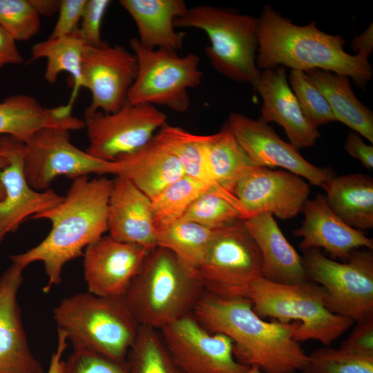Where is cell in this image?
<instances>
[{"label": "cell", "instance_id": "cell-24", "mask_svg": "<svg viewBox=\"0 0 373 373\" xmlns=\"http://www.w3.org/2000/svg\"><path fill=\"white\" fill-rule=\"evenodd\" d=\"M73 105L46 108L35 97L14 95L0 102V135H10L23 142L39 129L48 127L77 131L84 120L72 115Z\"/></svg>", "mask_w": 373, "mask_h": 373}, {"label": "cell", "instance_id": "cell-13", "mask_svg": "<svg viewBox=\"0 0 373 373\" xmlns=\"http://www.w3.org/2000/svg\"><path fill=\"white\" fill-rule=\"evenodd\" d=\"M228 193L242 220L264 213L288 220L302 212L310 188L303 178L289 171L253 166L236 179Z\"/></svg>", "mask_w": 373, "mask_h": 373}, {"label": "cell", "instance_id": "cell-32", "mask_svg": "<svg viewBox=\"0 0 373 373\" xmlns=\"http://www.w3.org/2000/svg\"><path fill=\"white\" fill-rule=\"evenodd\" d=\"M214 232L195 222L179 221L157 232V247L169 250L198 271L204 260Z\"/></svg>", "mask_w": 373, "mask_h": 373}, {"label": "cell", "instance_id": "cell-37", "mask_svg": "<svg viewBox=\"0 0 373 373\" xmlns=\"http://www.w3.org/2000/svg\"><path fill=\"white\" fill-rule=\"evenodd\" d=\"M308 356L305 373H373V358L353 354L340 348L317 349Z\"/></svg>", "mask_w": 373, "mask_h": 373}, {"label": "cell", "instance_id": "cell-6", "mask_svg": "<svg viewBox=\"0 0 373 373\" xmlns=\"http://www.w3.org/2000/svg\"><path fill=\"white\" fill-rule=\"evenodd\" d=\"M247 298L262 318L298 323L294 339L299 343L315 340L328 346L354 323L329 311L323 288L311 280L291 285L262 278L253 285Z\"/></svg>", "mask_w": 373, "mask_h": 373}, {"label": "cell", "instance_id": "cell-21", "mask_svg": "<svg viewBox=\"0 0 373 373\" xmlns=\"http://www.w3.org/2000/svg\"><path fill=\"white\" fill-rule=\"evenodd\" d=\"M254 88L263 101L260 119L282 126L297 149L314 144L321 134L305 118L287 82L285 67L264 70Z\"/></svg>", "mask_w": 373, "mask_h": 373}, {"label": "cell", "instance_id": "cell-31", "mask_svg": "<svg viewBox=\"0 0 373 373\" xmlns=\"http://www.w3.org/2000/svg\"><path fill=\"white\" fill-rule=\"evenodd\" d=\"M210 171L217 184L226 192L247 169L256 166L225 124L218 133L204 135Z\"/></svg>", "mask_w": 373, "mask_h": 373}, {"label": "cell", "instance_id": "cell-49", "mask_svg": "<svg viewBox=\"0 0 373 373\" xmlns=\"http://www.w3.org/2000/svg\"><path fill=\"white\" fill-rule=\"evenodd\" d=\"M247 373H262V372L257 366H251Z\"/></svg>", "mask_w": 373, "mask_h": 373}, {"label": "cell", "instance_id": "cell-12", "mask_svg": "<svg viewBox=\"0 0 373 373\" xmlns=\"http://www.w3.org/2000/svg\"><path fill=\"white\" fill-rule=\"evenodd\" d=\"M84 117L88 138L86 151L106 162H113L146 145L167 119L155 106L127 102L115 113L96 112Z\"/></svg>", "mask_w": 373, "mask_h": 373}, {"label": "cell", "instance_id": "cell-39", "mask_svg": "<svg viewBox=\"0 0 373 373\" xmlns=\"http://www.w3.org/2000/svg\"><path fill=\"white\" fill-rule=\"evenodd\" d=\"M63 373H131L128 361L95 352L73 350L64 360Z\"/></svg>", "mask_w": 373, "mask_h": 373}, {"label": "cell", "instance_id": "cell-47", "mask_svg": "<svg viewBox=\"0 0 373 373\" xmlns=\"http://www.w3.org/2000/svg\"><path fill=\"white\" fill-rule=\"evenodd\" d=\"M39 16H52L58 12L60 1L57 0H30Z\"/></svg>", "mask_w": 373, "mask_h": 373}, {"label": "cell", "instance_id": "cell-30", "mask_svg": "<svg viewBox=\"0 0 373 373\" xmlns=\"http://www.w3.org/2000/svg\"><path fill=\"white\" fill-rule=\"evenodd\" d=\"M155 137L176 155L186 176L230 199L231 195L217 184L210 171L204 135L193 134L166 124Z\"/></svg>", "mask_w": 373, "mask_h": 373}, {"label": "cell", "instance_id": "cell-43", "mask_svg": "<svg viewBox=\"0 0 373 373\" xmlns=\"http://www.w3.org/2000/svg\"><path fill=\"white\" fill-rule=\"evenodd\" d=\"M347 153L359 160L369 171L373 169V146L367 144L355 132H350L345 142Z\"/></svg>", "mask_w": 373, "mask_h": 373}, {"label": "cell", "instance_id": "cell-29", "mask_svg": "<svg viewBox=\"0 0 373 373\" xmlns=\"http://www.w3.org/2000/svg\"><path fill=\"white\" fill-rule=\"evenodd\" d=\"M87 44L77 28L71 34L48 38L34 44L30 61L46 59L45 79L54 84L62 72L69 73L73 79V92L68 102L73 104L78 90L82 88V68Z\"/></svg>", "mask_w": 373, "mask_h": 373}, {"label": "cell", "instance_id": "cell-35", "mask_svg": "<svg viewBox=\"0 0 373 373\" xmlns=\"http://www.w3.org/2000/svg\"><path fill=\"white\" fill-rule=\"evenodd\" d=\"M238 220H242L241 214L231 200L217 191L208 190L191 203L180 221L215 230Z\"/></svg>", "mask_w": 373, "mask_h": 373}, {"label": "cell", "instance_id": "cell-38", "mask_svg": "<svg viewBox=\"0 0 373 373\" xmlns=\"http://www.w3.org/2000/svg\"><path fill=\"white\" fill-rule=\"evenodd\" d=\"M40 26V16L30 0H0V27L16 41L29 40Z\"/></svg>", "mask_w": 373, "mask_h": 373}, {"label": "cell", "instance_id": "cell-20", "mask_svg": "<svg viewBox=\"0 0 373 373\" xmlns=\"http://www.w3.org/2000/svg\"><path fill=\"white\" fill-rule=\"evenodd\" d=\"M302 211V225L292 233L301 238L299 248L324 249L334 259L346 261L351 254L359 248L373 249V239L363 232L344 222L329 208L323 194L308 200Z\"/></svg>", "mask_w": 373, "mask_h": 373}, {"label": "cell", "instance_id": "cell-22", "mask_svg": "<svg viewBox=\"0 0 373 373\" xmlns=\"http://www.w3.org/2000/svg\"><path fill=\"white\" fill-rule=\"evenodd\" d=\"M108 231L112 238L140 245L148 251L157 247L151 200L128 179L113 180L108 207Z\"/></svg>", "mask_w": 373, "mask_h": 373}, {"label": "cell", "instance_id": "cell-1", "mask_svg": "<svg viewBox=\"0 0 373 373\" xmlns=\"http://www.w3.org/2000/svg\"><path fill=\"white\" fill-rule=\"evenodd\" d=\"M192 314L209 332L231 339L240 363L257 366L262 373L305 372L309 356L294 339L298 323L265 321L254 311L249 299L205 291Z\"/></svg>", "mask_w": 373, "mask_h": 373}, {"label": "cell", "instance_id": "cell-26", "mask_svg": "<svg viewBox=\"0 0 373 373\" xmlns=\"http://www.w3.org/2000/svg\"><path fill=\"white\" fill-rule=\"evenodd\" d=\"M138 30L139 42L149 49L176 51L182 46L186 34L175 32L174 21L186 11L182 0H120Z\"/></svg>", "mask_w": 373, "mask_h": 373}, {"label": "cell", "instance_id": "cell-16", "mask_svg": "<svg viewBox=\"0 0 373 373\" xmlns=\"http://www.w3.org/2000/svg\"><path fill=\"white\" fill-rule=\"evenodd\" d=\"M227 125L256 166L282 168L323 189L336 175L330 168L309 162L296 147L282 140L271 126L260 119L231 113Z\"/></svg>", "mask_w": 373, "mask_h": 373}, {"label": "cell", "instance_id": "cell-46", "mask_svg": "<svg viewBox=\"0 0 373 373\" xmlns=\"http://www.w3.org/2000/svg\"><path fill=\"white\" fill-rule=\"evenodd\" d=\"M373 29L371 24L364 32L356 36L351 43V46L354 51L367 58L371 54L373 49Z\"/></svg>", "mask_w": 373, "mask_h": 373}, {"label": "cell", "instance_id": "cell-33", "mask_svg": "<svg viewBox=\"0 0 373 373\" xmlns=\"http://www.w3.org/2000/svg\"><path fill=\"white\" fill-rule=\"evenodd\" d=\"M126 360L131 373H185L169 353L159 330L140 325Z\"/></svg>", "mask_w": 373, "mask_h": 373}, {"label": "cell", "instance_id": "cell-28", "mask_svg": "<svg viewBox=\"0 0 373 373\" xmlns=\"http://www.w3.org/2000/svg\"><path fill=\"white\" fill-rule=\"evenodd\" d=\"M305 73L324 95L336 120L372 143V111L358 99L348 77L321 69Z\"/></svg>", "mask_w": 373, "mask_h": 373}, {"label": "cell", "instance_id": "cell-34", "mask_svg": "<svg viewBox=\"0 0 373 373\" xmlns=\"http://www.w3.org/2000/svg\"><path fill=\"white\" fill-rule=\"evenodd\" d=\"M211 190L184 175L171 184L151 200V211L157 232L180 221L191 203Z\"/></svg>", "mask_w": 373, "mask_h": 373}, {"label": "cell", "instance_id": "cell-4", "mask_svg": "<svg viewBox=\"0 0 373 373\" xmlns=\"http://www.w3.org/2000/svg\"><path fill=\"white\" fill-rule=\"evenodd\" d=\"M204 292L198 271L157 247L149 251L122 297L140 325L160 330L192 314Z\"/></svg>", "mask_w": 373, "mask_h": 373}, {"label": "cell", "instance_id": "cell-10", "mask_svg": "<svg viewBox=\"0 0 373 373\" xmlns=\"http://www.w3.org/2000/svg\"><path fill=\"white\" fill-rule=\"evenodd\" d=\"M198 272L205 291L224 298H247L263 272L260 251L244 220L215 229Z\"/></svg>", "mask_w": 373, "mask_h": 373}, {"label": "cell", "instance_id": "cell-17", "mask_svg": "<svg viewBox=\"0 0 373 373\" xmlns=\"http://www.w3.org/2000/svg\"><path fill=\"white\" fill-rule=\"evenodd\" d=\"M25 151L24 142L10 135H0V154L8 160L0 173L4 191L0 200V244L26 219L49 210L64 200V196L51 189L39 191L30 186L23 173Z\"/></svg>", "mask_w": 373, "mask_h": 373}, {"label": "cell", "instance_id": "cell-25", "mask_svg": "<svg viewBox=\"0 0 373 373\" xmlns=\"http://www.w3.org/2000/svg\"><path fill=\"white\" fill-rule=\"evenodd\" d=\"M114 162L116 176L128 179L151 200L185 175L176 155L155 136L144 146L118 157Z\"/></svg>", "mask_w": 373, "mask_h": 373}, {"label": "cell", "instance_id": "cell-7", "mask_svg": "<svg viewBox=\"0 0 373 373\" xmlns=\"http://www.w3.org/2000/svg\"><path fill=\"white\" fill-rule=\"evenodd\" d=\"M174 26L204 31L210 41L205 52L213 68L231 80L254 87L261 73L256 65L258 19L198 6L187 8L175 20Z\"/></svg>", "mask_w": 373, "mask_h": 373}, {"label": "cell", "instance_id": "cell-44", "mask_svg": "<svg viewBox=\"0 0 373 373\" xmlns=\"http://www.w3.org/2000/svg\"><path fill=\"white\" fill-rule=\"evenodd\" d=\"M23 57L16 41L0 27V70L10 64H20Z\"/></svg>", "mask_w": 373, "mask_h": 373}, {"label": "cell", "instance_id": "cell-14", "mask_svg": "<svg viewBox=\"0 0 373 373\" xmlns=\"http://www.w3.org/2000/svg\"><path fill=\"white\" fill-rule=\"evenodd\" d=\"M176 363L185 373H247L234 357L231 339L205 329L192 314L159 330Z\"/></svg>", "mask_w": 373, "mask_h": 373}, {"label": "cell", "instance_id": "cell-45", "mask_svg": "<svg viewBox=\"0 0 373 373\" xmlns=\"http://www.w3.org/2000/svg\"><path fill=\"white\" fill-rule=\"evenodd\" d=\"M68 340L66 334L57 329V348L52 352L47 373H63L64 360L62 356L68 346Z\"/></svg>", "mask_w": 373, "mask_h": 373}, {"label": "cell", "instance_id": "cell-40", "mask_svg": "<svg viewBox=\"0 0 373 373\" xmlns=\"http://www.w3.org/2000/svg\"><path fill=\"white\" fill-rule=\"evenodd\" d=\"M111 3L110 0H87L78 28L88 46H98L103 43L101 26Z\"/></svg>", "mask_w": 373, "mask_h": 373}, {"label": "cell", "instance_id": "cell-36", "mask_svg": "<svg viewBox=\"0 0 373 373\" xmlns=\"http://www.w3.org/2000/svg\"><path fill=\"white\" fill-rule=\"evenodd\" d=\"M289 82L307 120L314 127L336 121L327 99L304 71L291 70Z\"/></svg>", "mask_w": 373, "mask_h": 373}, {"label": "cell", "instance_id": "cell-2", "mask_svg": "<svg viewBox=\"0 0 373 373\" xmlns=\"http://www.w3.org/2000/svg\"><path fill=\"white\" fill-rule=\"evenodd\" d=\"M113 184V180L106 177L77 178L61 203L31 218L49 220L52 225L49 233L35 247L10 258L23 269L34 262H43L48 278L44 292L59 285L62 269L68 262L83 256L85 248L108 231Z\"/></svg>", "mask_w": 373, "mask_h": 373}, {"label": "cell", "instance_id": "cell-23", "mask_svg": "<svg viewBox=\"0 0 373 373\" xmlns=\"http://www.w3.org/2000/svg\"><path fill=\"white\" fill-rule=\"evenodd\" d=\"M244 221L260 251L264 278L291 285L310 280L301 256L286 239L272 215L260 213Z\"/></svg>", "mask_w": 373, "mask_h": 373}, {"label": "cell", "instance_id": "cell-42", "mask_svg": "<svg viewBox=\"0 0 373 373\" xmlns=\"http://www.w3.org/2000/svg\"><path fill=\"white\" fill-rule=\"evenodd\" d=\"M338 348L358 356L373 358V319L356 323L349 337Z\"/></svg>", "mask_w": 373, "mask_h": 373}, {"label": "cell", "instance_id": "cell-3", "mask_svg": "<svg viewBox=\"0 0 373 373\" xmlns=\"http://www.w3.org/2000/svg\"><path fill=\"white\" fill-rule=\"evenodd\" d=\"M258 39L260 70L280 66L304 72L321 69L350 77L363 89L372 78L367 57L346 52L344 38L320 30L314 21L297 26L266 6L258 19Z\"/></svg>", "mask_w": 373, "mask_h": 373}, {"label": "cell", "instance_id": "cell-19", "mask_svg": "<svg viewBox=\"0 0 373 373\" xmlns=\"http://www.w3.org/2000/svg\"><path fill=\"white\" fill-rule=\"evenodd\" d=\"M23 269L12 262L0 277V373H45L30 349L17 302Z\"/></svg>", "mask_w": 373, "mask_h": 373}, {"label": "cell", "instance_id": "cell-8", "mask_svg": "<svg viewBox=\"0 0 373 373\" xmlns=\"http://www.w3.org/2000/svg\"><path fill=\"white\" fill-rule=\"evenodd\" d=\"M303 254L307 276L323 288L329 311L356 323L373 319L372 249L354 250L343 262L327 258L316 248Z\"/></svg>", "mask_w": 373, "mask_h": 373}, {"label": "cell", "instance_id": "cell-9", "mask_svg": "<svg viewBox=\"0 0 373 373\" xmlns=\"http://www.w3.org/2000/svg\"><path fill=\"white\" fill-rule=\"evenodd\" d=\"M130 46L137 70L126 102L161 105L178 113L185 112L190 105L188 89L201 83L200 57L193 53L180 57L171 50L149 49L135 38L130 41Z\"/></svg>", "mask_w": 373, "mask_h": 373}, {"label": "cell", "instance_id": "cell-18", "mask_svg": "<svg viewBox=\"0 0 373 373\" xmlns=\"http://www.w3.org/2000/svg\"><path fill=\"white\" fill-rule=\"evenodd\" d=\"M149 251L109 235L91 243L83 253L88 291L99 296H123Z\"/></svg>", "mask_w": 373, "mask_h": 373}, {"label": "cell", "instance_id": "cell-48", "mask_svg": "<svg viewBox=\"0 0 373 373\" xmlns=\"http://www.w3.org/2000/svg\"><path fill=\"white\" fill-rule=\"evenodd\" d=\"M8 164V160L3 155L0 154V173L4 169ZM4 195L3 188L0 181V200L3 198Z\"/></svg>", "mask_w": 373, "mask_h": 373}, {"label": "cell", "instance_id": "cell-5", "mask_svg": "<svg viewBox=\"0 0 373 373\" xmlns=\"http://www.w3.org/2000/svg\"><path fill=\"white\" fill-rule=\"evenodd\" d=\"M53 318L73 350L95 352L117 360L126 358L140 326L122 296H99L88 291L62 299L53 310Z\"/></svg>", "mask_w": 373, "mask_h": 373}, {"label": "cell", "instance_id": "cell-15", "mask_svg": "<svg viewBox=\"0 0 373 373\" xmlns=\"http://www.w3.org/2000/svg\"><path fill=\"white\" fill-rule=\"evenodd\" d=\"M137 70L134 54L106 42L87 46L82 63V87L91 95L85 115L117 111L126 102Z\"/></svg>", "mask_w": 373, "mask_h": 373}, {"label": "cell", "instance_id": "cell-27", "mask_svg": "<svg viewBox=\"0 0 373 373\" xmlns=\"http://www.w3.org/2000/svg\"><path fill=\"white\" fill-rule=\"evenodd\" d=\"M329 208L349 226L373 227V178L366 174L335 175L323 188Z\"/></svg>", "mask_w": 373, "mask_h": 373}, {"label": "cell", "instance_id": "cell-11", "mask_svg": "<svg viewBox=\"0 0 373 373\" xmlns=\"http://www.w3.org/2000/svg\"><path fill=\"white\" fill-rule=\"evenodd\" d=\"M69 131L48 127L38 130L25 142L23 173L30 186L39 191L49 189L57 177L73 180L90 173H117L115 162L97 159L75 146Z\"/></svg>", "mask_w": 373, "mask_h": 373}, {"label": "cell", "instance_id": "cell-41", "mask_svg": "<svg viewBox=\"0 0 373 373\" xmlns=\"http://www.w3.org/2000/svg\"><path fill=\"white\" fill-rule=\"evenodd\" d=\"M87 0H61L58 18L49 38L67 36L80 23Z\"/></svg>", "mask_w": 373, "mask_h": 373}]
</instances>
